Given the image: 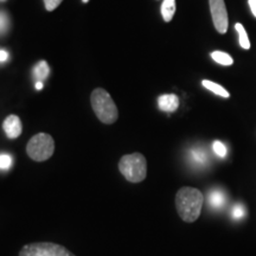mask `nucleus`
I'll use <instances>...</instances> for the list:
<instances>
[{
	"instance_id": "obj_2",
	"label": "nucleus",
	"mask_w": 256,
	"mask_h": 256,
	"mask_svg": "<svg viewBox=\"0 0 256 256\" xmlns=\"http://www.w3.org/2000/svg\"><path fill=\"white\" fill-rule=\"evenodd\" d=\"M92 107L102 124H112L119 118V110L110 94L102 88H96L90 95Z\"/></svg>"
},
{
	"instance_id": "obj_24",
	"label": "nucleus",
	"mask_w": 256,
	"mask_h": 256,
	"mask_svg": "<svg viewBox=\"0 0 256 256\" xmlns=\"http://www.w3.org/2000/svg\"><path fill=\"white\" fill-rule=\"evenodd\" d=\"M89 2V0H82V2H84V4H86V2Z\"/></svg>"
},
{
	"instance_id": "obj_13",
	"label": "nucleus",
	"mask_w": 256,
	"mask_h": 256,
	"mask_svg": "<svg viewBox=\"0 0 256 256\" xmlns=\"http://www.w3.org/2000/svg\"><path fill=\"white\" fill-rule=\"evenodd\" d=\"M211 58L215 60L216 63L220 64V66H229L234 63L232 56H230L229 54L223 52V51H214V52H211Z\"/></svg>"
},
{
	"instance_id": "obj_12",
	"label": "nucleus",
	"mask_w": 256,
	"mask_h": 256,
	"mask_svg": "<svg viewBox=\"0 0 256 256\" xmlns=\"http://www.w3.org/2000/svg\"><path fill=\"white\" fill-rule=\"evenodd\" d=\"M202 84H203V87L206 88L208 90L212 92L214 94H216L218 96H222V98H228L230 96L229 92L226 90V89H224L222 86L217 84V83L212 82V81H209V80H204V81H202Z\"/></svg>"
},
{
	"instance_id": "obj_5",
	"label": "nucleus",
	"mask_w": 256,
	"mask_h": 256,
	"mask_svg": "<svg viewBox=\"0 0 256 256\" xmlns=\"http://www.w3.org/2000/svg\"><path fill=\"white\" fill-rule=\"evenodd\" d=\"M19 256H76L63 246L52 242H34L25 244Z\"/></svg>"
},
{
	"instance_id": "obj_18",
	"label": "nucleus",
	"mask_w": 256,
	"mask_h": 256,
	"mask_svg": "<svg viewBox=\"0 0 256 256\" xmlns=\"http://www.w3.org/2000/svg\"><path fill=\"white\" fill-rule=\"evenodd\" d=\"M12 166V156L6 153L0 154V170H8Z\"/></svg>"
},
{
	"instance_id": "obj_16",
	"label": "nucleus",
	"mask_w": 256,
	"mask_h": 256,
	"mask_svg": "<svg viewBox=\"0 0 256 256\" xmlns=\"http://www.w3.org/2000/svg\"><path fill=\"white\" fill-rule=\"evenodd\" d=\"M8 28V17L4 11H0V36L6 34Z\"/></svg>"
},
{
	"instance_id": "obj_14",
	"label": "nucleus",
	"mask_w": 256,
	"mask_h": 256,
	"mask_svg": "<svg viewBox=\"0 0 256 256\" xmlns=\"http://www.w3.org/2000/svg\"><path fill=\"white\" fill-rule=\"evenodd\" d=\"M235 28L240 36L238 40H240V46H241V48H243V49H246V50L250 49V42H249L248 34H247V31H246V28H243V25L241 23L235 24Z\"/></svg>"
},
{
	"instance_id": "obj_6",
	"label": "nucleus",
	"mask_w": 256,
	"mask_h": 256,
	"mask_svg": "<svg viewBox=\"0 0 256 256\" xmlns=\"http://www.w3.org/2000/svg\"><path fill=\"white\" fill-rule=\"evenodd\" d=\"M211 17L214 25L220 34H226L228 30V12L224 0H209Z\"/></svg>"
},
{
	"instance_id": "obj_17",
	"label": "nucleus",
	"mask_w": 256,
	"mask_h": 256,
	"mask_svg": "<svg viewBox=\"0 0 256 256\" xmlns=\"http://www.w3.org/2000/svg\"><path fill=\"white\" fill-rule=\"evenodd\" d=\"M192 156V160L196 162H200V164H204L206 162L208 156L206 153L204 151H200V150H196V151H192L191 153Z\"/></svg>"
},
{
	"instance_id": "obj_8",
	"label": "nucleus",
	"mask_w": 256,
	"mask_h": 256,
	"mask_svg": "<svg viewBox=\"0 0 256 256\" xmlns=\"http://www.w3.org/2000/svg\"><path fill=\"white\" fill-rule=\"evenodd\" d=\"M158 107L160 110L166 112V113H172L176 112L179 107V98L174 94H164L159 96Z\"/></svg>"
},
{
	"instance_id": "obj_9",
	"label": "nucleus",
	"mask_w": 256,
	"mask_h": 256,
	"mask_svg": "<svg viewBox=\"0 0 256 256\" xmlns=\"http://www.w3.org/2000/svg\"><path fill=\"white\" fill-rule=\"evenodd\" d=\"M226 197L222 190H212L209 194V204L214 209H220L226 206Z\"/></svg>"
},
{
	"instance_id": "obj_4",
	"label": "nucleus",
	"mask_w": 256,
	"mask_h": 256,
	"mask_svg": "<svg viewBox=\"0 0 256 256\" xmlns=\"http://www.w3.org/2000/svg\"><path fill=\"white\" fill-rule=\"evenodd\" d=\"M55 152V142L48 133H38L28 140L26 153L34 162H46Z\"/></svg>"
},
{
	"instance_id": "obj_1",
	"label": "nucleus",
	"mask_w": 256,
	"mask_h": 256,
	"mask_svg": "<svg viewBox=\"0 0 256 256\" xmlns=\"http://www.w3.org/2000/svg\"><path fill=\"white\" fill-rule=\"evenodd\" d=\"M204 203L203 194L194 188H180L176 194V208L178 215L186 223L200 218Z\"/></svg>"
},
{
	"instance_id": "obj_3",
	"label": "nucleus",
	"mask_w": 256,
	"mask_h": 256,
	"mask_svg": "<svg viewBox=\"0 0 256 256\" xmlns=\"http://www.w3.org/2000/svg\"><path fill=\"white\" fill-rule=\"evenodd\" d=\"M120 174L130 183H142L147 176V162L142 153L126 154L119 162Z\"/></svg>"
},
{
	"instance_id": "obj_20",
	"label": "nucleus",
	"mask_w": 256,
	"mask_h": 256,
	"mask_svg": "<svg viewBox=\"0 0 256 256\" xmlns=\"http://www.w3.org/2000/svg\"><path fill=\"white\" fill-rule=\"evenodd\" d=\"M63 0H44V5L48 11H54V10L58 8V5Z\"/></svg>"
},
{
	"instance_id": "obj_22",
	"label": "nucleus",
	"mask_w": 256,
	"mask_h": 256,
	"mask_svg": "<svg viewBox=\"0 0 256 256\" xmlns=\"http://www.w3.org/2000/svg\"><path fill=\"white\" fill-rule=\"evenodd\" d=\"M8 58V52L6 50L0 49V62H5Z\"/></svg>"
},
{
	"instance_id": "obj_21",
	"label": "nucleus",
	"mask_w": 256,
	"mask_h": 256,
	"mask_svg": "<svg viewBox=\"0 0 256 256\" xmlns=\"http://www.w3.org/2000/svg\"><path fill=\"white\" fill-rule=\"evenodd\" d=\"M249 8H250V11L254 17L256 18V0H248Z\"/></svg>"
},
{
	"instance_id": "obj_23",
	"label": "nucleus",
	"mask_w": 256,
	"mask_h": 256,
	"mask_svg": "<svg viewBox=\"0 0 256 256\" xmlns=\"http://www.w3.org/2000/svg\"><path fill=\"white\" fill-rule=\"evenodd\" d=\"M43 82H36V84H34V88L37 89V90H40V89H43Z\"/></svg>"
},
{
	"instance_id": "obj_11",
	"label": "nucleus",
	"mask_w": 256,
	"mask_h": 256,
	"mask_svg": "<svg viewBox=\"0 0 256 256\" xmlns=\"http://www.w3.org/2000/svg\"><path fill=\"white\" fill-rule=\"evenodd\" d=\"M176 12V0H164L162 4V19L168 23L174 18Z\"/></svg>"
},
{
	"instance_id": "obj_19",
	"label": "nucleus",
	"mask_w": 256,
	"mask_h": 256,
	"mask_svg": "<svg viewBox=\"0 0 256 256\" xmlns=\"http://www.w3.org/2000/svg\"><path fill=\"white\" fill-rule=\"evenodd\" d=\"M246 214H247V211H246L244 206H243L242 204H236V206H234V209H232L234 218L241 220L246 216Z\"/></svg>"
},
{
	"instance_id": "obj_7",
	"label": "nucleus",
	"mask_w": 256,
	"mask_h": 256,
	"mask_svg": "<svg viewBox=\"0 0 256 256\" xmlns=\"http://www.w3.org/2000/svg\"><path fill=\"white\" fill-rule=\"evenodd\" d=\"M2 128H4V132L6 136L8 139H17L23 132V126H22V121L17 115L11 114L4 120L2 124Z\"/></svg>"
},
{
	"instance_id": "obj_15",
	"label": "nucleus",
	"mask_w": 256,
	"mask_h": 256,
	"mask_svg": "<svg viewBox=\"0 0 256 256\" xmlns=\"http://www.w3.org/2000/svg\"><path fill=\"white\" fill-rule=\"evenodd\" d=\"M212 150L214 152L216 153L217 156H220V158H224V156H226V145H224L223 142H220L217 140V142H215L212 144Z\"/></svg>"
},
{
	"instance_id": "obj_10",
	"label": "nucleus",
	"mask_w": 256,
	"mask_h": 256,
	"mask_svg": "<svg viewBox=\"0 0 256 256\" xmlns=\"http://www.w3.org/2000/svg\"><path fill=\"white\" fill-rule=\"evenodd\" d=\"M50 74L49 64L46 60H40L38 62L34 68V78L37 80V82H43L44 80L48 78Z\"/></svg>"
}]
</instances>
